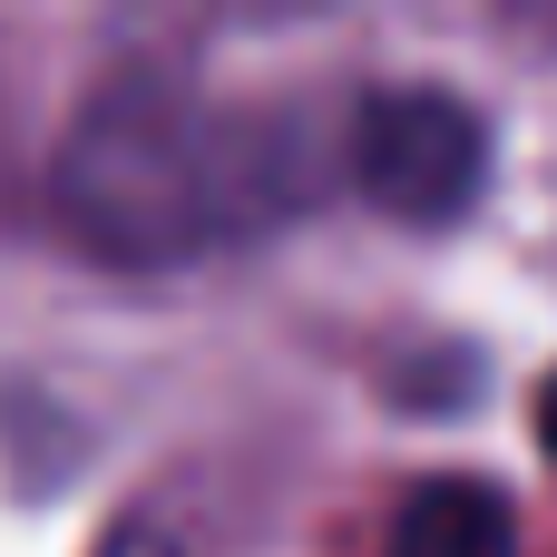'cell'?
Returning a JSON list of instances; mask_svg holds the SVG:
<instances>
[{"label": "cell", "instance_id": "2", "mask_svg": "<svg viewBox=\"0 0 557 557\" xmlns=\"http://www.w3.org/2000/svg\"><path fill=\"white\" fill-rule=\"evenodd\" d=\"M343 157H352L362 196L392 206V215H450V206L480 186V127H470V108L441 98V88L372 98V108L352 117V147H343Z\"/></svg>", "mask_w": 557, "mask_h": 557}, {"label": "cell", "instance_id": "4", "mask_svg": "<svg viewBox=\"0 0 557 557\" xmlns=\"http://www.w3.org/2000/svg\"><path fill=\"white\" fill-rule=\"evenodd\" d=\"M108 557H176V548H166L157 529H117V539H108Z\"/></svg>", "mask_w": 557, "mask_h": 557}, {"label": "cell", "instance_id": "3", "mask_svg": "<svg viewBox=\"0 0 557 557\" xmlns=\"http://www.w3.org/2000/svg\"><path fill=\"white\" fill-rule=\"evenodd\" d=\"M392 557H509V509L480 480H431V490H411Z\"/></svg>", "mask_w": 557, "mask_h": 557}, {"label": "cell", "instance_id": "5", "mask_svg": "<svg viewBox=\"0 0 557 557\" xmlns=\"http://www.w3.org/2000/svg\"><path fill=\"white\" fill-rule=\"evenodd\" d=\"M539 441H548V460H557V372H548V392H539Z\"/></svg>", "mask_w": 557, "mask_h": 557}, {"label": "cell", "instance_id": "1", "mask_svg": "<svg viewBox=\"0 0 557 557\" xmlns=\"http://www.w3.org/2000/svg\"><path fill=\"white\" fill-rule=\"evenodd\" d=\"M59 196L78 235L108 255H186L264 225L284 206V157L264 117H235L176 88H117L78 127Z\"/></svg>", "mask_w": 557, "mask_h": 557}]
</instances>
